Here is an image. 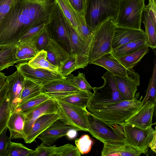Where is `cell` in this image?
<instances>
[{"instance_id": "cell-1", "label": "cell", "mask_w": 156, "mask_h": 156, "mask_svg": "<svg viewBox=\"0 0 156 156\" xmlns=\"http://www.w3.org/2000/svg\"><path fill=\"white\" fill-rule=\"evenodd\" d=\"M56 0H20L0 23V46L16 45L30 28L48 23Z\"/></svg>"}, {"instance_id": "cell-2", "label": "cell", "mask_w": 156, "mask_h": 156, "mask_svg": "<svg viewBox=\"0 0 156 156\" xmlns=\"http://www.w3.org/2000/svg\"><path fill=\"white\" fill-rule=\"evenodd\" d=\"M141 104V101L135 98L104 105L89 112L110 124L121 125L138 109Z\"/></svg>"}, {"instance_id": "cell-3", "label": "cell", "mask_w": 156, "mask_h": 156, "mask_svg": "<svg viewBox=\"0 0 156 156\" xmlns=\"http://www.w3.org/2000/svg\"><path fill=\"white\" fill-rule=\"evenodd\" d=\"M119 0H85L84 16L87 23L94 30L100 24L109 19L115 20Z\"/></svg>"}, {"instance_id": "cell-4", "label": "cell", "mask_w": 156, "mask_h": 156, "mask_svg": "<svg viewBox=\"0 0 156 156\" xmlns=\"http://www.w3.org/2000/svg\"><path fill=\"white\" fill-rule=\"evenodd\" d=\"M116 26L114 19H108L94 30L88 58V64L112 51L113 37Z\"/></svg>"}, {"instance_id": "cell-5", "label": "cell", "mask_w": 156, "mask_h": 156, "mask_svg": "<svg viewBox=\"0 0 156 156\" xmlns=\"http://www.w3.org/2000/svg\"><path fill=\"white\" fill-rule=\"evenodd\" d=\"M101 78L104 81L103 85L93 88L94 92L86 107L89 112L104 105L126 100L119 91L112 74L107 71Z\"/></svg>"}, {"instance_id": "cell-6", "label": "cell", "mask_w": 156, "mask_h": 156, "mask_svg": "<svg viewBox=\"0 0 156 156\" xmlns=\"http://www.w3.org/2000/svg\"><path fill=\"white\" fill-rule=\"evenodd\" d=\"M145 0H119L117 16L114 20L117 26L140 29Z\"/></svg>"}, {"instance_id": "cell-7", "label": "cell", "mask_w": 156, "mask_h": 156, "mask_svg": "<svg viewBox=\"0 0 156 156\" xmlns=\"http://www.w3.org/2000/svg\"><path fill=\"white\" fill-rule=\"evenodd\" d=\"M46 26L51 39L55 40L70 54V41L65 17L56 2L53 8Z\"/></svg>"}, {"instance_id": "cell-8", "label": "cell", "mask_w": 156, "mask_h": 156, "mask_svg": "<svg viewBox=\"0 0 156 156\" xmlns=\"http://www.w3.org/2000/svg\"><path fill=\"white\" fill-rule=\"evenodd\" d=\"M88 132L94 138L103 143L124 142L121 128L99 119L89 113Z\"/></svg>"}, {"instance_id": "cell-9", "label": "cell", "mask_w": 156, "mask_h": 156, "mask_svg": "<svg viewBox=\"0 0 156 156\" xmlns=\"http://www.w3.org/2000/svg\"><path fill=\"white\" fill-rule=\"evenodd\" d=\"M124 142L141 154L147 153L150 142L156 133L152 127L147 129L125 123L120 125Z\"/></svg>"}, {"instance_id": "cell-10", "label": "cell", "mask_w": 156, "mask_h": 156, "mask_svg": "<svg viewBox=\"0 0 156 156\" xmlns=\"http://www.w3.org/2000/svg\"><path fill=\"white\" fill-rule=\"evenodd\" d=\"M65 17L69 37L71 54L76 57V70L84 68L88 64L89 52L93 36L87 39L83 38L77 33L65 16Z\"/></svg>"}, {"instance_id": "cell-11", "label": "cell", "mask_w": 156, "mask_h": 156, "mask_svg": "<svg viewBox=\"0 0 156 156\" xmlns=\"http://www.w3.org/2000/svg\"><path fill=\"white\" fill-rule=\"evenodd\" d=\"M59 105L61 119L80 131L88 132L89 112L84 108L56 99Z\"/></svg>"}, {"instance_id": "cell-12", "label": "cell", "mask_w": 156, "mask_h": 156, "mask_svg": "<svg viewBox=\"0 0 156 156\" xmlns=\"http://www.w3.org/2000/svg\"><path fill=\"white\" fill-rule=\"evenodd\" d=\"M23 77L41 86L53 80L66 79L59 73L43 68L34 69L28 62L17 64L15 65Z\"/></svg>"}, {"instance_id": "cell-13", "label": "cell", "mask_w": 156, "mask_h": 156, "mask_svg": "<svg viewBox=\"0 0 156 156\" xmlns=\"http://www.w3.org/2000/svg\"><path fill=\"white\" fill-rule=\"evenodd\" d=\"M112 76L119 91L125 100H133L140 85L139 75L133 68H129L126 77Z\"/></svg>"}, {"instance_id": "cell-14", "label": "cell", "mask_w": 156, "mask_h": 156, "mask_svg": "<svg viewBox=\"0 0 156 156\" xmlns=\"http://www.w3.org/2000/svg\"><path fill=\"white\" fill-rule=\"evenodd\" d=\"M59 108V105L57 100L54 98H50L25 114V118L23 129V133L25 138L29 133L34 122L38 117L46 114L58 113Z\"/></svg>"}, {"instance_id": "cell-15", "label": "cell", "mask_w": 156, "mask_h": 156, "mask_svg": "<svg viewBox=\"0 0 156 156\" xmlns=\"http://www.w3.org/2000/svg\"><path fill=\"white\" fill-rule=\"evenodd\" d=\"M24 78L17 70L12 74L6 76L8 86L6 97L9 99L11 113L15 110L19 105Z\"/></svg>"}, {"instance_id": "cell-16", "label": "cell", "mask_w": 156, "mask_h": 156, "mask_svg": "<svg viewBox=\"0 0 156 156\" xmlns=\"http://www.w3.org/2000/svg\"><path fill=\"white\" fill-rule=\"evenodd\" d=\"M155 106L151 101H147L144 105H141L138 109L123 123L144 129L152 127Z\"/></svg>"}, {"instance_id": "cell-17", "label": "cell", "mask_w": 156, "mask_h": 156, "mask_svg": "<svg viewBox=\"0 0 156 156\" xmlns=\"http://www.w3.org/2000/svg\"><path fill=\"white\" fill-rule=\"evenodd\" d=\"M81 91L66 78L53 80L42 86V93L55 99Z\"/></svg>"}, {"instance_id": "cell-18", "label": "cell", "mask_w": 156, "mask_h": 156, "mask_svg": "<svg viewBox=\"0 0 156 156\" xmlns=\"http://www.w3.org/2000/svg\"><path fill=\"white\" fill-rule=\"evenodd\" d=\"M80 131L79 129L71 126L59 119L56 121L37 137L45 145L51 146L58 140L66 136L70 129Z\"/></svg>"}, {"instance_id": "cell-19", "label": "cell", "mask_w": 156, "mask_h": 156, "mask_svg": "<svg viewBox=\"0 0 156 156\" xmlns=\"http://www.w3.org/2000/svg\"><path fill=\"white\" fill-rule=\"evenodd\" d=\"M143 40L146 41L147 37L144 31L140 29H135L116 26L112 42V50L128 43Z\"/></svg>"}, {"instance_id": "cell-20", "label": "cell", "mask_w": 156, "mask_h": 156, "mask_svg": "<svg viewBox=\"0 0 156 156\" xmlns=\"http://www.w3.org/2000/svg\"><path fill=\"white\" fill-rule=\"evenodd\" d=\"M59 119H61V117L58 113L47 114L40 116L33 123L24 140L25 142L30 144L34 141L40 134Z\"/></svg>"}, {"instance_id": "cell-21", "label": "cell", "mask_w": 156, "mask_h": 156, "mask_svg": "<svg viewBox=\"0 0 156 156\" xmlns=\"http://www.w3.org/2000/svg\"><path fill=\"white\" fill-rule=\"evenodd\" d=\"M105 69L113 75L122 77L127 76L126 68L111 53H107L94 61L92 63Z\"/></svg>"}, {"instance_id": "cell-22", "label": "cell", "mask_w": 156, "mask_h": 156, "mask_svg": "<svg viewBox=\"0 0 156 156\" xmlns=\"http://www.w3.org/2000/svg\"><path fill=\"white\" fill-rule=\"evenodd\" d=\"M102 156H139L142 154L124 142L103 143Z\"/></svg>"}, {"instance_id": "cell-23", "label": "cell", "mask_w": 156, "mask_h": 156, "mask_svg": "<svg viewBox=\"0 0 156 156\" xmlns=\"http://www.w3.org/2000/svg\"><path fill=\"white\" fill-rule=\"evenodd\" d=\"M25 115L23 113L15 111L11 113L7 124L11 139L25 138L23 129Z\"/></svg>"}, {"instance_id": "cell-24", "label": "cell", "mask_w": 156, "mask_h": 156, "mask_svg": "<svg viewBox=\"0 0 156 156\" xmlns=\"http://www.w3.org/2000/svg\"><path fill=\"white\" fill-rule=\"evenodd\" d=\"M44 50L47 52V60L58 68L61 64L69 54L52 39H51L49 43Z\"/></svg>"}, {"instance_id": "cell-25", "label": "cell", "mask_w": 156, "mask_h": 156, "mask_svg": "<svg viewBox=\"0 0 156 156\" xmlns=\"http://www.w3.org/2000/svg\"><path fill=\"white\" fill-rule=\"evenodd\" d=\"M16 63L28 62L39 52L36 48L34 39L20 43L16 44Z\"/></svg>"}, {"instance_id": "cell-26", "label": "cell", "mask_w": 156, "mask_h": 156, "mask_svg": "<svg viewBox=\"0 0 156 156\" xmlns=\"http://www.w3.org/2000/svg\"><path fill=\"white\" fill-rule=\"evenodd\" d=\"M16 45L0 46V71L16 63Z\"/></svg>"}, {"instance_id": "cell-27", "label": "cell", "mask_w": 156, "mask_h": 156, "mask_svg": "<svg viewBox=\"0 0 156 156\" xmlns=\"http://www.w3.org/2000/svg\"><path fill=\"white\" fill-rule=\"evenodd\" d=\"M42 93V86L25 78L19 105Z\"/></svg>"}, {"instance_id": "cell-28", "label": "cell", "mask_w": 156, "mask_h": 156, "mask_svg": "<svg viewBox=\"0 0 156 156\" xmlns=\"http://www.w3.org/2000/svg\"><path fill=\"white\" fill-rule=\"evenodd\" d=\"M92 94L91 92L81 91L61 97L55 99L66 103L86 108L88 101Z\"/></svg>"}, {"instance_id": "cell-29", "label": "cell", "mask_w": 156, "mask_h": 156, "mask_svg": "<svg viewBox=\"0 0 156 156\" xmlns=\"http://www.w3.org/2000/svg\"><path fill=\"white\" fill-rule=\"evenodd\" d=\"M149 51V47L146 45L132 53L117 58L127 69L133 68Z\"/></svg>"}, {"instance_id": "cell-30", "label": "cell", "mask_w": 156, "mask_h": 156, "mask_svg": "<svg viewBox=\"0 0 156 156\" xmlns=\"http://www.w3.org/2000/svg\"><path fill=\"white\" fill-rule=\"evenodd\" d=\"M46 51L42 50L39 51L28 62L29 65L34 69L43 68L54 72L59 73L58 68L53 66L47 59Z\"/></svg>"}, {"instance_id": "cell-31", "label": "cell", "mask_w": 156, "mask_h": 156, "mask_svg": "<svg viewBox=\"0 0 156 156\" xmlns=\"http://www.w3.org/2000/svg\"><path fill=\"white\" fill-rule=\"evenodd\" d=\"M146 45V41L139 40L130 42L112 50L111 54L118 58L132 53Z\"/></svg>"}, {"instance_id": "cell-32", "label": "cell", "mask_w": 156, "mask_h": 156, "mask_svg": "<svg viewBox=\"0 0 156 156\" xmlns=\"http://www.w3.org/2000/svg\"><path fill=\"white\" fill-rule=\"evenodd\" d=\"M142 22L145 28L144 31L147 37L146 45L154 49L156 48V27L148 14L144 12Z\"/></svg>"}, {"instance_id": "cell-33", "label": "cell", "mask_w": 156, "mask_h": 156, "mask_svg": "<svg viewBox=\"0 0 156 156\" xmlns=\"http://www.w3.org/2000/svg\"><path fill=\"white\" fill-rule=\"evenodd\" d=\"M74 15L78 27V33L84 39L92 37L94 30L87 24L84 15L73 8Z\"/></svg>"}, {"instance_id": "cell-34", "label": "cell", "mask_w": 156, "mask_h": 156, "mask_svg": "<svg viewBox=\"0 0 156 156\" xmlns=\"http://www.w3.org/2000/svg\"><path fill=\"white\" fill-rule=\"evenodd\" d=\"M50 98L48 96L42 93L18 105L15 111H20L25 114Z\"/></svg>"}, {"instance_id": "cell-35", "label": "cell", "mask_w": 156, "mask_h": 156, "mask_svg": "<svg viewBox=\"0 0 156 156\" xmlns=\"http://www.w3.org/2000/svg\"><path fill=\"white\" fill-rule=\"evenodd\" d=\"M156 61L155 59L152 75L149 81L146 95L141 101V105H144L147 101H150L156 105Z\"/></svg>"}, {"instance_id": "cell-36", "label": "cell", "mask_w": 156, "mask_h": 156, "mask_svg": "<svg viewBox=\"0 0 156 156\" xmlns=\"http://www.w3.org/2000/svg\"><path fill=\"white\" fill-rule=\"evenodd\" d=\"M64 15L69 20L78 33V27L74 15L73 8L69 0H56Z\"/></svg>"}, {"instance_id": "cell-37", "label": "cell", "mask_w": 156, "mask_h": 156, "mask_svg": "<svg viewBox=\"0 0 156 156\" xmlns=\"http://www.w3.org/2000/svg\"><path fill=\"white\" fill-rule=\"evenodd\" d=\"M8 151V156H31L34 150L28 148L21 143L10 141Z\"/></svg>"}, {"instance_id": "cell-38", "label": "cell", "mask_w": 156, "mask_h": 156, "mask_svg": "<svg viewBox=\"0 0 156 156\" xmlns=\"http://www.w3.org/2000/svg\"><path fill=\"white\" fill-rule=\"evenodd\" d=\"M66 78L82 91L91 92L93 89L83 73L79 72L77 76L70 74L66 76Z\"/></svg>"}, {"instance_id": "cell-39", "label": "cell", "mask_w": 156, "mask_h": 156, "mask_svg": "<svg viewBox=\"0 0 156 156\" xmlns=\"http://www.w3.org/2000/svg\"><path fill=\"white\" fill-rule=\"evenodd\" d=\"M76 59L75 55L70 54L61 64L58 68L59 73L66 77L71 74L76 69Z\"/></svg>"}, {"instance_id": "cell-40", "label": "cell", "mask_w": 156, "mask_h": 156, "mask_svg": "<svg viewBox=\"0 0 156 156\" xmlns=\"http://www.w3.org/2000/svg\"><path fill=\"white\" fill-rule=\"evenodd\" d=\"M51 39L46 25L44 29L34 39L35 46L39 51L44 50Z\"/></svg>"}, {"instance_id": "cell-41", "label": "cell", "mask_w": 156, "mask_h": 156, "mask_svg": "<svg viewBox=\"0 0 156 156\" xmlns=\"http://www.w3.org/2000/svg\"><path fill=\"white\" fill-rule=\"evenodd\" d=\"M8 99L6 97L0 106V136L7 127V124L11 114Z\"/></svg>"}, {"instance_id": "cell-42", "label": "cell", "mask_w": 156, "mask_h": 156, "mask_svg": "<svg viewBox=\"0 0 156 156\" xmlns=\"http://www.w3.org/2000/svg\"><path fill=\"white\" fill-rule=\"evenodd\" d=\"M75 143L80 154H83L90 151L93 141L88 135L85 134L75 140Z\"/></svg>"}, {"instance_id": "cell-43", "label": "cell", "mask_w": 156, "mask_h": 156, "mask_svg": "<svg viewBox=\"0 0 156 156\" xmlns=\"http://www.w3.org/2000/svg\"><path fill=\"white\" fill-rule=\"evenodd\" d=\"M55 156H80L81 154L76 146L69 144L55 148Z\"/></svg>"}, {"instance_id": "cell-44", "label": "cell", "mask_w": 156, "mask_h": 156, "mask_svg": "<svg viewBox=\"0 0 156 156\" xmlns=\"http://www.w3.org/2000/svg\"><path fill=\"white\" fill-rule=\"evenodd\" d=\"M44 23L37 25L28 29L20 37L19 43L34 39L45 27Z\"/></svg>"}, {"instance_id": "cell-45", "label": "cell", "mask_w": 156, "mask_h": 156, "mask_svg": "<svg viewBox=\"0 0 156 156\" xmlns=\"http://www.w3.org/2000/svg\"><path fill=\"white\" fill-rule=\"evenodd\" d=\"M56 146H46L41 143L35 149L31 156H55V148Z\"/></svg>"}, {"instance_id": "cell-46", "label": "cell", "mask_w": 156, "mask_h": 156, "mask_svg": "<svg viewBox=\"0 0 156 156\" xmlns=\"http://www.w3.org/2000/svg\"><path fill=\"white\" fill-rule=\"evenodd\" d=\"M20 0H0V23L10 9Z\"/></svg>"}, {"instance_id": "cell-47", "label": "cell", "mask_w": 156, "mask_h": 156, "mask_svg": "<svg viewBox=\"0 0 156 156\" xmlns=\"http://www.w3.org/2000/svg\"><path fill=\"white\" fill-rule=\"evenodd\" d=\"M7 129V127L0 136V156H8V147L11 138L6 135Z\"/></svg>"}, {"instance_id": "cell-48", "label": "cell", "mask_w": 156, "mask_h": 156, "mask_svg": "<svg viewBox=\"0 0 156 156\" xmlns=\"http://www.w3.org/2000/svg\"><path fill=\"white\" fill-rule=\"evenodd\" d=\"M149 3L145 5L144 12L149 16L156 27V0H148Z\"/></svg>"}, {"instance_id": "cell-49", "label": "cell", "mask_w": 156, "mask_h": 156, "mask_svg": "<svg viewBox=\"0 0 156 156\" xmlns=\"http://www.w3.org/2000/svg\"><path fill=\"white\" fill-rule=\"evenodd\" d=\"M73 8L82 15H84L85 0H69Z\"/></svg>"}, {"instance_id": "cell-50", "label": "cell", "mask_w": 156, "mask_h": 156, "mask_svg": "<svg viewBox=\"0 0 156 156\" xmlns=\"http://www.w3.org/2000/svg\"><path fill=\"white\" fill-rule=\"evenodd\" d=\"M8 83L7 81L2 87L0 88V106L6 97Z\"/></svg>"}, {"instance_id": "cell-51", "label": "cell", "mask_w": 156, "mask_h": 156, "mask_svg": "<svg viewBox=\"0 0 156 156\" xmlns=\"http://www.w3.org/2000/svg\"><path fill=\"white\" fill-rule=\"evenodd\" d=\"M149 147L153 151L156 153V133L150 143Z\"/></svg>"}, {"instance_id": "cell-52", "label": "cell", "mask_w": 156, "mask_h": 156, "mask_svg": "<svg viewBox=\"0 0 156 156\" xmlns=\"http://www.w3.org/2000/svg\"><path fill=\"white\" fill-rule=\"evenodd\" d=\"M77 131L75 129H70L68 131L66 136L70 139H74L77 136Z\"/></svg>"}, {"instance_id": "cell-53", "label": "cell", "mask_w": 156, "mask_h": 156, "mask_svg": "<svg viewBox=\"0 0 156 156\" xmlns=\"http://www.w3.org/2000/svg\"><path fill=\"white\" fill-rule=\"evenodd\" d=\"M6 81V76L5 73L0 71V88L5 83Z\"/></svg>"}]
</instances>
